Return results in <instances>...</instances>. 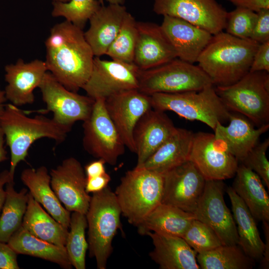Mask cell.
Listing matches in <instances>:
<instances>
[{
    "mask_svg": "<svg viewBox=\"0 0 269 269\" xmlns=\"http://www.w3.org/2000/svg\"><path fill=\"white\" fill-rule=\"evenodd\" d=\"M46 111L53 113L57 123L72 128L77 121H84L90 115L95 100L88 96L66 89L49 72H47L38 87Z\"/></svg>",
    "mask_w": 269,
    "mask_h": 269,
    "instance_id": "10",
    "label": "cell"
},
{
    "mask_svg": "<svg viewBox=\"0 0 269 269\" xmlns=\"http://www.w3.org/2000/svg\"><path fill=\"white\" fill-rule=\"evenodd\" d=\"M14 180L6 183L5 199L0 215V241L7 243L22 225L28 198L27 189L17 192Z\"/></svg>",
    "mask_w": 269,
    "mask_h": 269,
    "instance_id": "32",
    "label": "cell"
},
{
    "mask_svg": "<svg viewBox=\"0 0 269 269\" xmlns=\"http://www.w3.org/2000/svg\"><path fill=\"white\" fill-rule=\"evenodd\" d=\"M227 126L218 123L214 129V137L238 160L242 162L259 142L261 135L269 129V124L257 128L244 116L231 113Z\"/></svg>",
    "mask_w": 269,
    "mask_h": 269,
    "instance_id": "21",
    "label": "cell"
},
{
    "mask_svg": "<svg viewBox=\"0 0 269 269\" xmlns=\"http://www.w3.org/2000/svg\"><path fill=\"white\" fill-rule=\"evenodd\" d=\"M236 7L247 9L255 12L262 9H269V0H226Z\"/></svg>",
    "mask_w": 269,
    "mask_h": 269,
    "instance_id": "44",
    "label": "cell"
},
{
    "mask_svg": "<svg viewBox=\"0 0 269 269\" xmlns=\"http://www.w3.org/2000/svg\"><path fill=\"white\" fill-rule=\"evenodd\" d=\"M17 254L7 243L0 241V269H19Z\"/></svg>",
    "mask_w": 269,
    "mask_h": 269,
    "instance_id": "42",
    "label": "cell"
},
{
    "mask_svg": "<svg viewBox=\"0 0 269 269\" xmlns=\"http://www.w3.org/2000/svg\"><path fill=\"white\" fill-rule=\"evenodd\" d=\"M83 122L85 150L110 165H115L124 153L126 146L108 115L104 99L95 100L90 115Z\"/></svg>",
    "mask_w": 269,
    "mask_h": 269,
    "instance_id": "9",
    "label": "cell"
},
{
    "mask_svg": "<svg viewBox=\"0 0 269 269\" xmlns=\"http://www.w3.org/2000/svg\"><path fill=\"white\" fill-rule=\"evenodd\" d=\"M194 214L177 207L160 203L136 227L143 236L149 232L182 237L192 222Z\"/></svg>",
    "mask_w": 269,
    "mask_h": 269,
    "instance_id": "29",
    "label": "cell"
},
{
    "mask_svg": "<svg viewBox=\"0 0 269 269\" xmlns=\"http://www.w3.org/2000/svg\"><path fill=\"white\" fill-rule=\"evenodd\" d=\"M223 180H206L203 192L193 213L196 219L211 227L223 245L238 244L236 225L224 198Z\"/></svg>",
    "mask_w": 269,
    "mask_h": 269,
    "instance_id": "12",
    "label": "cell"
},
{
    "mask_svg": "<svg viewBox=\"0 0 269 269\" xmlns=\"http://www.w3.org/2000/svg\"><path fill=\"white\" fill-rule=\"evenodd\" d=\"M172 120L163 111L151 108L139 119L133 132L137 155L136 167H140L176 131Z\"/></svg>",
    "mask_w": 269,
    "mask_h": 269,
    "instance_id": "19",
    "label": "cell"
},
{
    "mask_svg": "<svg viewBox=\"0 0 269 269\" xmlns=\"http://www.w3.org/2000/svg\"><path fill=\"white\" fill-rule=\"evenodd\" d=\"M127 12L123 4L109 3L102 5L90 18V26L84 36L95 57L106 55Z\"/></svg>",
    "mask_w": 269,
    "mask_h": 269,
    "instance_id": "23",
    "label": "cell"
},
{
    "mask_svg": "<svg viewBox=\"0 0 269 269\" xmlns=\"http://www.w3.org/2000/svg\"><path fill=\"white\" fill-rule=\"evenodd\" d=\"M140 71L134 64L94 57L90 75L82 89L94 100L138 89Z\"/></svg>",
    "mask_w": 269,
    "mask_h": 269,
    "instance_id": "11",
    "label": "cell"
},
{
    "mask_svg": "<svg viewBox=\"0 0 269 269\" xmlns=\"http://www.w3.org/2000/svg\"><path fill=\"white\" fill-rule=\"evenodd\" d=\"M87 226L86 215L73 212L65 247L71 264L76 269H86V254L88 243L86 239L85 230Z\"/></svg>",
    "mask_w": 269,
    "mask_h": 269,
    "instance_id": "34",
    "label": "cell"
},
{
    "mask_svg": "<svg viewBox=\"0 0 269 269\" xmlns=\"http://www.w3.org/2000/svg\"><path fill=\"white\" fill-rule=\"evenodd\" d=\"M52 5V16L63 17L83 29L102 4L98 0H70L67 2L53 1Z\"/></svg>",
    "mask_w": 269,
    "mask_h": 269,
    "instance_id": "36",
    "label": "cell"
},
{
    "mask_svg": "<svg viewBox=\"0 0 269 269\" xmlns=\"http://www.w3.org/2000/svg\"><path fill=\"white\" fill-rule=\"evenodd\" d=\"M257 14L250 38L261 44L269 41V9H262Z\"/></svg>",
    "mask_w": 269,
    "mask_h": 269,
    "instance_id": "40",
    "label": "cell"
},
{
    "mask_svg": "<svg viewBox=\"0 0 269 269\" xmlns=\"http://www.w3.org/2000/svg\"><path fill=\"white\" fill-rule=\"evenodd\" d=\"M213 85L198 66L178 58L155 68L140 70L138 90L149 96L155 93L198 91Z\"/></svg>",
    "mask_w": 269,
    "mask_h": 269,
    "instance_id": "8",
    "label": "cell"
},
{
    "mask_svg": "<svg viewBox=\"0 0 269 269\" xmlns=\"http://www.w3.org/2000/svg\"><path fill=\"white\" fill-rule=\"evenodd\" d=\"M17 254L41 258L70 269L72 265L65 247H61L33 236L22 226L11 236L7 243Z\"/></svg>",
    "mask_w": 269,
    "mask_h": 269,
    "instance_id": "31",
    "label": "cell"
},
{
    "mask_svg": "<svg viewBox=\"0 0 269 269\" xmlns=\"http://www.w3.org/2000/svg\"><path fill=\"white\" fill-rule=\"evenodd\" d=\"M105 163L103 160L98 159L87 164L84 167L86 178L98 176L106 173Z\"/></svg>",
    "mask_w": 269,
    "mask_h": 269,
    "instance_id": "45",
    "label": "cell"
},
{
    "mask_svg": "<svg viewBox=\"0 0 269 269\" xmlns=\"http://www.w3.org/2000/svg\"><path fill=\"white\" fill-rule=\"evenodd\" d=\"M20 178L33 198L42 205L54 219L68 229L70 212L62 205L52 189L51 177L47 168L41 166L36 169H25L21 172Z\"/></svg>",
    "mask_w": 269,
    "mask_h": 269,
    "instance_id": "25",
    "label": "cell"
},
{
    "mask_svg": "<svg viewBox=\"0 0 269 269\" xmlns=\"http://www.w3.org/2000/svg\"><path fill=\"white\" fill-rule=\"evenodd\" d=\"M109 3L123 4L125 0H106ZM101 3L103 5V0H99Z\"/></svg>",
    "mask_w": 269,
    "mask_h": 269,
    "instance_id": "50",
    "label": "cell"
},
{
    "mask_svg": "<svg viewBox=\"0 0 269 269\" xmlns=\"http://www.w3.org/2000/svg\"><path fill=\"white\" fill-rule=\"evenodd\" d=\"M45 45L47 71L68 90L82 89L95 57L83 29L65 20L51 28Z\"/></svg>",
    "mask_w": 269,
    "mask_h": 269,
    "instance_id": "1",
    "label": "cell"
},
{
    "mask_svg": "<svg viewBox=\"0 0 269 269\" xmlns=\"http://www.w3.org/2000/svg\"><path fill=\"white\" fill-rule=\"evenodd\" d=\"M259 45L250 38L242 39L220 32L213 35L201 52L198 66L214 86L232 85L249 72Z\"/></svg>",
    "mask_w": 269,
    "mask_h": 269,
    "instance_id": "2",
    "label": "cell"
},
{
    "mask_svg": "<svg viewBox=\"0 0 269 269\" xmlns=\"http://www.w3.org/2000/svg\"><path fill=\"white\" fill-rule=\"evenodd\" d=\"M215 89L230 112L244 116L257 127L269 124V72H249L236 83Z\"/></svg>",
    "mask_w": 269,
    "mask_h": 269,
    "instance_id": "7",
    "label": "cell"
},
{
    "mask_svg": "<svg viewBox=\"0 0 269 269\" xmlns=\"http://www.w3.org/2000/svg\"><path fill=\"white\" fill-rule=\"evenodd\" d=\"M232 188L243 200L255 220L269 222V196L259 176L239 164Z\"/></svg>",
    "mask_w": 269,
    "mask_h": 269,
    "instance_id": "26",
    "label": "cell"
},
{
    "mask_svg": "<svg viewBox=\"0 0 269 269\" xmlns=\"http://www.w3.org/2000/svg\"><path fill=\"white\" fill-rule=\"evenodd\" d=\"M206 180H224L233 177L238 160L213 134H194L189 157Z\"/></svg>",
    "mask_w": 269,
    "mask_h": 269,
    "instance_id": "14",
    "label": "cell"
},
{
    "mask_svg": "<svg viewBox=\"0 0 269 269\" xmlns=\"http://www.w3.org/2000/svg\"><path fill=\"white\" fill-rule=\"evenodd\" d=\"M10 180L9 170H5L0 173V215L5 199L6 193L3 187Z\"/></svg>",
    "mask_w": 269,
    "mask_h": 269,
    "instance_id": "47",
    "label": "cell"
},
{
    "mask_svg": "<svg viewBox=\"0 0 269 269\" xmlns=\"http://www.w3.org/2000/svg\"><path fill=\"white\" fill-rule=\"evenodd\" d=\"M202 269H251L255 261L238 245H222L196 256Z\"/></svg>",
    "mask_w": 269,
    "mask_h": 269,
    "instance_id": "33",
    "label": "cell"
},
{
    "mask_svg": "<svg viewBox=\"0 0 269 269\" xmlns=\"http://www.w3.org/2000/svg\"><path fill=\"white\" fill-rule=\"evenodd\" d=\"M121 214L115 194L109 186L93 193L86 217L89 256L95 258L98 269L107 268L114 238L118 230L123 233Z\"/></svg>",
    "mask_w": 269,
    "mask_h": 269,
    "instance_id": "4",
    "label": "cell"
},
{
    "mask_svg": "<svg viewBox=\"0 0 269 269\" xmlns=\"http://www.w3.org/2000/svg\"><path fill=\"white\" fill-rule=\"evenodd\" d=\"M111 180V177L107 172L98 176L86 178V191L88 193L100 192L108 186Z\"/></svg>",
    "mask_w": 269,
    "mask_h": 269,
    "instance_id": "43",
    "label": "cell"
},
{
    "mask_svg": "<svg viewBox=\"0 0 269 269\" xmlns=\"http://www.w3.org/2000/svg\"><path fill=\"white\" fill-rule=\"evenodd\" d=\"M7 101L5 96V93L4 90L0 89V117L3 112L5 104V102Z\"/></svg>",
    "mask_w": 269,
    "mask_h": 269,
    "instance_id": "49",
    "label": "cell"
},
{
    "mask_svg": "<svg viewBox=\"0 0 269 269\" xmlns=\"http://www.w3.org/2000/svg\"><path fill=\"white\" fill-rule=\"evenodd\" d=\"M21 226L37 238L61 247L65 246L68 229L47 213L29 192Z\"/></svg>",
    "mask_w": 269,
    "mask_h": 269,
    "instance_id": "30",
    "label": "cell"
},
{
    "mask_svg": "<svg viewBox=\"0 0 269 269\" xmlns=\"http://www.w3.org/2000/svg\"><path fill=\"white\" fill-rule=\"evenodd\" d=\"M51 186L59 200L70 212L86 215L91 196L86 191L84 169L76 158L65 159L50 172Z\"/></svg>",
    "mask_w": 269,
    "mask_h": 269,
    "instance_id": "16",
    "label": "cell"
},
{
    "mask_svg": "<svg viewBox=\"0 0 269 269\" xmlns=\"http://www.w3.org/2000/svg\"><path fill=\"white\" fill-rule=\"evenodd\" d=\"M150 97L152 109L173 112L186 120L204 123L213 130L218 123L228 121L231 113L217 95L214 85L198 91L155 93Z\"/></svg>",
    "mask_w": 269,
    "mask_h": 269,
    "instance_id": "6",
    "label": "cell"
},
{
    "mask_svg": "<svg viewBox=\"0 0 269 269\" xmlns=\"http://www.w3.org/2000/svg\"><path fill=\"white\" fill-rule=\"evenodd\" d=\"M263 223L265 243L264 253L260 262L263 269H268L269 268V222L266 221H263Z\"/></svg>",
    "mask_w": 269,
    "mask_h": 269,
    "instance_id": "46",
    "label": "cell"
},
{
    "mask_svg": "<svg viewBox=\"0 0 269 269\" xmlns=\"http://www.w3.org/2000/svg\"><path fill=\"white\" fill-rule=\"evenodd\" d=\"M153 11L185 20L212 35L225 29L228 13L216 0H153Z\"/></svg>",
    "mask_w": 269,
    "mask_h": 269,
    "instance_id": "13",
    "label": "cell"
},
{
    "mask_svg": "<svg viewBox=\"0 0 269 269\" xmlns=\"http://www.w3.org/2000/svg\"><path fill=\"white\" fill-rule=\"evenodd\" d=\"M269 146V138L257 144L241 162L256 173L268 189L269 188V162L267 151Z\"/></svg>",
    "mask_w": 269,
    "mask_h": 269,
    "instance_id": "39",
    "label": "cell"
},
{
    "mask_svg": "<svg viewBox=\"0 0 269 269\" xmlns=\"http://www.w3.org/2000/svg\"><path fill=\"white\" fill-rule=\"evenodd\" d=\"M163 186V174L136 166L126 172L114 192L130 224L136 227L161 203Z\"/></svg>",
    "mask_w": 269,
    "mask_h": 269,
    "instance_id": "5",
    "label": "cell"
},
{
    "mask_svg": "<svg viewBox=\"0 0 269 269\" xmlns=\"http://www.w3.org/2000/svg\"><path fill=\"white\" fill-rule=\"evenodd\" d=\"M4 143V135L0 126V163L7 159V152L5 149Z\"/></svg>",
    "mask_w": 269,
    "mask_h": 269,
    "instance_id": "48",
    "label": "cell"
},
{
    "mask_svg": "<svg viewBox=\"0 0 269 269\" xmlns=\"http://www.w3.org/2000/svg\"><path fill=\"white\" fill-rule=\"evenodd\" d=\"M105 106L126 147L135 153L134 130L141 116L152 108L150 96L138 89L122 91L105 99Z\"/></svg>",
    "mask_w": 269,
    "mask_h": 269,
    "instance_id": "17",
    "label": "cell"
},
{
    "mask_svg": "<svg viewBox=\"0 0 269 269\" xmlns=\"http://www.w3.org/2000/svg\"><path fill=\"white\" fill-rule=\"evenodd\" d=\"M137 29L134 64L140 70L156 67L177 58L160 25L137 21Z\"/></svg>",
    "mask_w": 269,
    "mask_h": 269,
    "instance_id": "20",
    "label": "cell"
},
{
    "mask_svg": "<svg viewBox=\"0 0 269 269\" xmlns=\"http://www.w3.org/2000/svg\"><path fill=\"white\" fill-rule=\"evenodd\" d=\"M53 1H58L62 2H68L70 0H52Z\"/></svg>",
    "mask_w": 269,
    "mask_h": 269,
    "instance_id": "51",
    "label": "cell"
},
{
    "mask_svg": "<svg viewBox=\"0 0 269 269\" xmlns=\"http://www.w3.org/2000/svg\"><path fill=\"white\" fill-rule=\"evenodd\" d=\"M0 126L10 151L9 172L12 180L17 164L25 160L29 148L34 142L46 137L54 140L57 143H61L71 129L53 118L43 115L29 117L11 103L5 105L0 117Z\"/></svg>",
    "mask_w": 269,
    "mask_h": 269,
    "instance_id": "3",
    "label": "cell"
},
{
    "mask_svg": "<svg viewBox=\"0 0 269 269\" xmlns=\"http://www.w3.org/2000/svg\"><path fill=\"white\" fill-rule=\"evenodd\" d=\"M153 249L149 256L160 269H199L197 253L180 237L149 232Z\"/></svg>",
    "mask_w": 269,
    "mask_h": 269,
    "instance_id": "24",
    "label": "cell"
},
{
    "mask_svg": "<svg viewBox=\"0 0 269 269\" xmlns=\"http://www.w3.org/2000/svg\"><path fill=\"white\" fill-rule=\"evenodd\" d=\"M162 203L193 213L203 192L206 179L187 160L163 174Z\"/></svg>",
    "mask_w": 269,
    "mask_h": 269,
    "instance_id": "15",
    "label": "cell"
},
{
    "mask_svg": "<svg viewBox=\"0 0 269 269\" xmlns=\"http://www.w3.org/2000/svg\"><path fill=\"white\" fill-rule=\"evenodd\" d=\"M257 16V12L236 7L227 13L225 27L226 32L240 38H250Z\"/></svg>",
    "mask_w": 269,
    "mask_h": 269,
    "instance_id": "38",
    "label": "cell"
},
{
    "mask_svg": "<svg viewBox=\"0 0 269 269\" xmlns=\"http://www.w3.org/2000/svg\"><path fill=\"white\" fill-rule=\"evenodd\" d=\"M226 192L230 200L236 225L238 245L253 261H260L264 253L265 243L261 238L255 219L232 187L227 188Z\"/></svg>",
    "mask_w": 269,
    "mask_h": 269,
    "instance_id": "27",
    "label": "cell"
},
{
    "mask_svg": "<svg viewBox=\"0 0 269 269\" xmlns=\"http://www.w3.org/2000/svg\"><path fill=\"white\" fill-rule=\"evenodd\" d=\"M269 72V41L260 44L254 56L249 72Z\"/></svg>",
    "mask_w": 269,
    "mask_h": 269,
    "instance_id": "41",
    "label": "cell"
},
{
    "mask_svg": "<svg viewBox=\"0 0 269 269\" xmlns=\"http://www.w3.org/2000/svg\"><path fill=\"white\" fill-rule=\"evenodd\" d=\"M4 71L6 100L17 107L32 104L35 99L33 91L39 87L47 72L45 61L35 59L25 62L19 59L14 64L5 65Z\"/></svg>",
    "mask_w": 269,
    "mask_h": 269,
    "instance_id": "18",
    "label": "cell"
},
{
    "mask_svg": "<svg viewBox=\"0 0 269 269\" xmlns=\"http://www.w3.org/2000/svg\"><path fill=\"white\" fill-rule=\"evenodd\" d=\"M182 238L197 254H201L222 245L214 230L205 223L194 219Z\"/></svg>",
    "mask_w": 269,
    "mask_h": 269,
    "instance_id": "37",
    "label": "cell"
},
{
    "mask_svg": "<svg viewBox=\"0 0 269 269\" xmlns=\"http://www.w3.org/2000/svg\"><path fill=\"white\" fill-rule=\"evenodd\" d=\"M161 27L175 50L177 58L194 64L208 45L213 35L185 20L163 16Z\"/></svg>",
    "mask_w": 269,
    "mask_h": 269,
    "instance_id": "22",
    "label": "cell"
},
{
    "mask_svg": "<svg viewBox=\"0 0 269 269\" xmlns=\"http://www.w3.org/2000/svg\"><path fill=\"white\" fill-rule=\"evenodd\" d=\"M137 36V21L132 14L127 12L118 33L106 55L114 60L134 64Z\"/></svg>",
    "mask_w": 269,
    "mask_h": 269,
    "instance_id": "35",
    "label": "cell"
},
{
    "mask_svg": "<svg viewBox=\"0 0 269 269\" xmlns=\"http://www.w3.org/2000/svg\"><path fill=\"white\" fill-rule=\"evenodd\" d=\"M194 133L177 128L167 139L140 167L161 174L189 160Z\"/></svg>",
    "mask_w": 269,
    "mask_h": 269,
    "instance_id": "28",
    "label": "cell"
}]
</instances>
